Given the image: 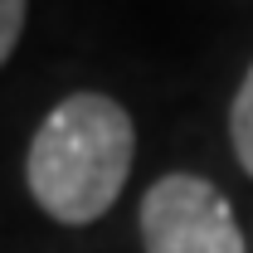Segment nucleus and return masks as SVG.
Instances as JSON below:
<instances>
[{"label":"nucleus","mask_w":253,"mask_h":253,"mask_svg":"<svg viewBox=\"0 0 253 253\" xmlns=\"http://www.w3.org/2000/svg\"><path fill=\"white\" fill-rule=\"evenodd\" d=\"M136 156V126L122 102L107 93H73L39 122L25 156L34 205L59 224H93L102 219Z\"/></svg>","instance_id":"nucleus-1"},{"label":"nucleus","mask_w":253,"mask_h":253,"mask_svg":"<svg viewBox=\"0 0 253 253\" xmlns=\"http://www.w3.org/2000/svg\"><path fill=\"white\" fill-rule=\"evenodd\" d=\"M146 253H249L239 219L205 175L170 170L141 195Z\"/></svg>","instance_id":"nucleus-2"},{"label":"nucleus","mask_w":253,"mask_h":253,"mask_svg":"<svg viewBox=\"0 0 253 253\" xmlns=\"http://www.w3.org/2000/svg\"><path fill=\"white\" fill-rule=\"evenodd\" d=\"M229 136H234L239 166L253 175V63L244 73V83H239V93H234V107H229Z\"/></svg>","instance_id":"nucleus-3"},{"label":"nucleus","mask_w":253,"mask_h":253,"mask_svg":"<svg viewBox=\"0 0 253 253\" xmlns=\"http://www.w3.org/2000/svg\"><path fill=\"white\" fill-rule=\"evenodd\" d=\"M20 30H25V0H0V68L15 54Z\"/></svg>","instance_id":"nucleus-4"}]
</instances>
